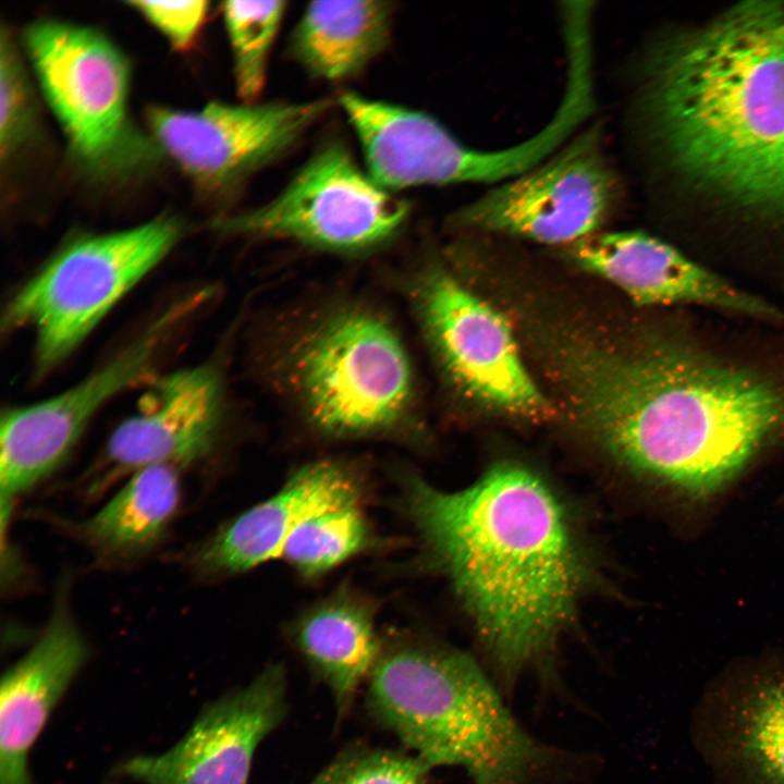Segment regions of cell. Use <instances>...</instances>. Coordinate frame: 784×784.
I'll list each match as a JSON object with an SVG mask.
<instances>
[{"instance_id": "13", "label": "cell", "mask_w": 784, "mask_h": 784, "mask_svg": "<svg viewBox=\"0 0 784 784\" xmlns=\"http://www.w3.org/2000/svg\"><path fill=\"white\" fill-rule=\"evenodd\" d=\"M412 296L430 345L463 392L522 417L542 418L551 412L497 309L438 265L416 275Z\"/></svg>"}, {"instance_id": "17", "label": "cell", "mask_w": 784, "mask_h": 784, "mask_svg": "<svg viewBox=\"0 0 784 784\" xmlns=\"http://www.w3.org/2000/svg\"><path fill=\"white\" fill-rule=\"evenodd\" d=\"M223 389L213 366L174 371L157 382L137 414L110 436L101 481L155 464L182 467L213 446L222 420Z\"/></svg>"}, {"instance_id": "12", "label": "cell", "mask_w": 784, "mask_h": 784, "mask_svg": "<svg viewBox=\"0 0 784 784\" xmlns=\"http://www.w3.org/2000/svg\"><path fill=\"white\" fill-rule=\"evenodd\" d=\"M198 303L172 305L102 366L68 390L1 419V499L29 490L69 456L91 418L111 399L148 375Z\"/></svg>"}, {"instance_id": "22", "label": "cell", "mask_w": 784, "mask_h": 784, "mask_svg": "<svg viewBox=\"0 0 784 784\" xmlns=\"http://www.w3.org/2000/svg\"><path fill=\"white\" fill-rule=\"evenodd\" d=\"M180 501L177 468L155 464L133 474L78 534L97 552L124 558L155 546L174 517Z\"/></svg>"}, {"instance_id": "10", "label": "cell", "mask_w": 784, "mask_h": 784, "mask_svg": "<svg viewBox=\"0 0 784 784\" xmlns=\"http://www.w3.org/2000/svg\"><path fill=\"white\" fill-rule=\"evenodd\" d=\"M620 182L601 130L577 134L544 161L457 210L456 226L572 245L598 232Z\"/></svg>"}, {"instance_id": "28", "label": "cell", "mask_w": 784, "mask_h": 784, "mask_svg": "<svg viewBox=\"0 0 784 784\" xmlns=\"http://www.w3.org/2000/svg\"><path fill=\"white\" fill-rule=\"evenodd\" d=\"M781 32H782V35H783V37H784V19H783V21H782V23H781Z\"/></svg>"}, {"instance_id": "7", "label": "cell", "mask_w": 784, "mask_h": 784, "mask_svg": "<svg viewBox=\"0 0 784 784\" xmlns=\"http://www.w3.org/2000/svg\"><path fill=\"white\" fill-rule=\"evenodd\" d=\"M184 228L163 213L130 229L83 235L29 278L7 305L2 327L33 332L37 375L64 360L174 248Z\"/></svg>"}, {"instance_id": "21", "label": "cell", "mask_w": 784, "mask_h": 784, "mask_svg": "<svg viewBox=\"0 0 784 784\" xmlns=\"http://www.w3.org/2000/svg\"><path fill=\"white\" fill-rule=\"evenodd\" d=\"M393 13L385 1L310 2L291 34L290 53L314 78L353 77L388 45Z\"/></svg>"}, {"instance_id": "18", "label": "cell", "mask_w": 784, "mask_h": 784, "mask_svg": "<svg viewBox=\"0 0 784 784\" xmlns=\"http://www.w3.org/2000/svg\"><path fill=\"white\" fill-rule=\"evenodd\" d=\"M89 648L60 600L41 636L2 676L0 695V784H34L32 747Z\"/></svg>"}, {"instance_id": "5", "label": "cell", "mask_w": 784, "mask_h": 784, "mask_svg": "<svg viewBox=\"0 0 784 784\" xmlns=\"http://www.w3.org/2000/svg\"><path fill=\"white\" fill-rule=\"evenodd\" d=\"M294 406L331 439L409 436L416 390L408 354L383 314L342 304L299 327L274 355Z\"/></svg>"}, {"instance_id": "25", "label": "cell", "mask_w": 784, "mask_h": 784, "mask_svg": "<svg viewBox=\"0 0 784 784\" xmlns=\"http://www.w3.org/2000/svg\"><path fill=\"white\" fill-rule=\"evenodd\" d=\"M430 768L418 756L355 748L341 754L309 784H427Z\"/></svg>"}, {"instance_id": "24", "label": "cell", "mask_w": 784, "mask_h": 784, "mask_svg": "<svg viewBox=\"0 0 784 784\" xmlns=\"http://www.w3.org/2000/svg\"><path fill=\"white\" fill-rule=\"evenodd\" d=\"M284 1H225L222 17L231 49L237 95L256 102L264 87L271 48L281 26Z\"/></svg>"}, {"instance_id": "27", "label": "cell", "mask_w": 784, "mask_h": 784, "mask_svg": "<svg viewBox=\"0 0 784 784\" xmlns=\"http://www.w3.org/2000/svg\"><path fill=\"white\" fill-rule=\"evenodd\" d=\"M127 4L154 26L175 50H186L198 36L208 13L204 0H135Z\"/></svg>"}, {"instance_id": "16", "label": "cell", "mask_w": 784, "mask_h": 784, "mask_svg": "<svg viewBox=\"0 0 784 784\" xmlns=\"http://www.w3.org/2000/svg\"><path fill=\"white\" fill-rule=\"evenodd\" d=\"M568 253L641 305L694 304L762 320L782 318L768 302L646 233L597 232L569 245Z\"/></svg>"}, {"instance_id": "23", "label": "cell", "mask_w": 784, "mask_h": 784, "mask_svg": "<svg viewBox=\"0 0 784 784\" xmlns=\"http://www.w3.org/2000/svg\"><path fill=\"white\" fill-rule=\"evenodd\" d=\"M379 541L363 504H353L308 518L290 536L280 558L298 576L315 579Z\"/></svg>"}, {"instance_id": "15", "label": "cell", "mask_w": 784, "mask_h": 784, "mask_svg": "<svg viewBox=\"0 0 784 784\" xmlns=\"http://www.w3.org/2000/svg\"><path fill=\"white\" fill-rule=\"evenodd\" d=\"M366 482L358 469L339 460H319L293 471L271 497L246 510L195 548L192 566L204 575L247 572L280 558L296 528L308 518L364 504Z\"/></svg>"}, {"instance_id": "26", "label": "cell", "mask_w": 784, "mask_h": 784, "mask_svg": "<svg viewBox=\"0 0 784 784\" xmlns=\"http://www.w3.org/2000/svg\"><path fill=\"white\" fill-rule=\"evenodd\" d=\"M16 47L2 30L0 41V151L12 156L34 132L36 109L33 88Z\"/></svg>"}, {"instance_id": "6", "label": "cell", "mask_w": 784, "mask_h": 784, "mask_svg": "<svg viewBox=\"0 0 784 784\" xmlns=\"http://www.w3.org/2000/svg\"><path fill=\"white\" fill-rule=\"evenodd\" d=\"M25 52L73 160L96 180L147 171L161 156L128 111L131 68L102 32L40 19L23 33Z\"/></svg>"}, {"instance_id": "9", "label": "cell", "mask_w": 784, "mask_h": 784, "mask_svg": "<svg viewBox=\"0 0 784 784\" xmlns=\"http://www.w3.org/2000/svg\"><path fill=\"white\" fill-rule=\"evenodd\" d=\"M411 207L380 186L339 140L319 147L268 203L220 217L230 235L278 238L336 254H360L392 240Z\"/></svg>"}, {"instance_id": "8", "label": "cell", "mask_w": 784, "mask_h": 784, "mask_svg": "<svg viewBox=\"0 0 784 784\" xmlns=\"http://www.w3.org/2000/svg\"><path fill=\"white\" fill-rule=\"evenodd\" d=\"M339 105L358 137L370 176L388 191L421 185L503 183L538 166L574 135L578 112L561 105L532 137L505 149L466 146L430 114L357 93Z\"/></svg>"}, {"instance_id": "20", "label": "cell", "mask_w": 784, "mask_h": 784, "mask_svg": "<svg viewBox=\"0 0 784 784\" xmlns=\"http://www.w3.org/2000/svg\"><path fill=\"white\" fill-rule=\"evenodd\" d=\"M377 607L348 585L315 602L292 623L290 637L304 661L331 690L339 714L351 705L379 657Z\"/></svg>"}, {"instance_id": "19", "label": "cell", "mask_w": 784, "mask_h": 784, "mask_svg": "<svg viewBox=\"0 0 784 784\" xmlns=\"http://www.w3.org/2000/svg\"><path fill=\"white\" fill-rule=\"evenodd\" d=\"M698 738L725 782L784 784V675L710 688Z\"/></svg>"}, {"instance_id": "11", "label": "cell", "mask_w": 784, "mask_h": 784, "mask_svg": "<svg viewBox=\"0 0 784 784\" xmlns=\"http://www.w3.org/2000/svg\"><path fill=\"white\" fill-rule=\"evenodd\" d=\"M332 106L210 101L196 110L150 106V137L200 192L225 196L291 148Z\"/></svg>"}, {"instance_id": "3", "label": "cell", "mask_w": 784, "mask_h": 784, "mask_svg": "<svg viewBox=\"0 0 784 784\" xmlns=\"http://www.w3.org/2000/svg\"><path fill=\"white\" fill-rule=\"evenodd\" d=\"M784 11L748 2L662 45L642 111L665 161L749 218L784 225Z\"/></svg>"}, {"instance_id": "14", "label": "cell", "mask_w": 784, "mask_h": 784, "mask_svg": "<svg viewBox=\"0 0 784 784\" xmlns=\"http://www.w3.org/2000/svg\"><path fill=\"white\" fill-rule=\"evenodd\" d=\"M286 676L269 664L244 688L205 707L168 751L123 761L115 774L140 784H247L260 742L286 712Z\"/></svg>"}, {"instance_id": "4", "label": "cell", "mask_w": 784, "mask_h": 784, "mask_svg": "<svg viewBox=\"0 0 784 784\" xmlns=\"http://www.w3.org/2000/svg\"><path fill=\"white\" fill-rule=\"evenodd\" d=\"M367 700L416 756L462 767L474 784H536L559 758L522 727L469 656L424 637L382 640Z\"/></svg>"}, {"instance_id": "2", "label": "cell", "mask_w": 784, "mask_h": 784, "mask_svg": "<svg viewBox=\"0 0 784 784\" xmlns=\"http://www.w3.org/2000/svg\"><path fill=\"white\" fill-rule=\"evenodd\" d=\"M402 504L473 616L504 683L541 662L572 614L585 563L550 486L514 464L457 491L402 477Z\"/></svg>"}, {"instance_id": "1", "label": "cell", "mask_w": 784, "mask_h": 784, "mask_svg": "<svg viewBox=\"0 0 784 784\" xmlns=\"http://www.w3.org/2000/svg\"><path fill=\"white\" fill-rule=\"evenodd\" d=\"M544 342L577 424L644 476L709 493L784 434V379L694 341L622 348L555 329Z\"/></svg>"}]
</instances>
